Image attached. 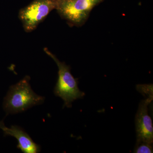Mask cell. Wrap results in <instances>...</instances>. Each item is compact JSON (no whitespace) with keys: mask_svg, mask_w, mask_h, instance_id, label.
<instances>
[{"mask_svg":"<svg viewBox=\"0 0 153 153\" xmlns=\"http://www.w3.org/2000/svg\"><path fill=\"white\" fill-rule=\"evenodd\" d=\"M30 79V76H26L10 87L4 102V109L7 113L22 112L44 102V97L36 94L31 88Z\"/></svg>","mask_w":153,"mask_h":153,"instance_id":"cell-1","label":"cell"},{"mask_svg":"<svg viewBox=\"0 0 153 153\" xmlns=\"http://www.w3.org/2000/svg\"><path fill=\"white\" fill-rule=\"evenodd\" d=\"M44 50L55 61L58 68V79L54 93L56 96L63 99L64 102L63 107L71 108L72 102L76 99L82 98L85 93L79 90L78 80L71 74L69 66L60 61L47 48H44Z\"/></svg>","mask_w":153,"mask_h":153,"instance_id":"cell-2","label":"cell"},{"mask_svg":"<svg viewBox=\"0 0 153 153\" xmlns=\"http://www.w3.org/2000/svg\"><path fill=\"white\" fill-rule=\"evenodd\" d=\"M58 0H34L21 9L19 17L25 31L35 30L51 11L56 9Z\"/></svg>","mask_w":153,"mask_h":153,"instance_id":"cell-3","label":"cell"},{"mask_svg":"<svg viewBox=\"0 0 153 153\" xmlns=\"http://www.w3.org/2000/svg\"><path fill=\"white\" fill-rule=\"evenodd\" d=\"M94 7L89 0H58L56 10L63 19L79 26L85 23Z\"/></svg>","mask_w":153,"mask_h":153,"instance_id":"cell-4","label":"cell"},{"mask_svg":"<svg viewBox=\"0 0 153 153\" xmlns=\"http://www.w3.org/2000/svg\"><path fill=\"white\" fill-rule=\"evenodd\" d=\"M153 97H146L140 103L136 115L135 124L137 142L153 144V127L152 118L148 113V106Z\"/></svg>","mask_w":153,"mask_h":153,"instance_id":"cell-5","label":"cell"},{"mask_svg":"<svg viewBox=\"0 0 153 153\" xmlns=\"http://www.w3.org/2000/svg\"><path fill=\"white\" fill-rule=\"evenodd\" d=\"M0 128L5 135L11 136L16 138L18 142L17 148L25 153H37L41 151L40 146L33 141L29 135L20 127L12 126L10 128L5 126L3 121L0 122Z\"/></svg>","mask_w":153,"mask_h":153,"instance_id":"cell-6","label":"cell"},{"mask_svg":"<svg viewBox=\"0 0 153 153\" xmlns=\"http://www.w3.org/2000/svg\"><path fill=\"white\" fill-rule=\"evenodd\" d=\"M152 144L145 142H137L134 152L136 153H153Z\"/></svg>","mask_w":153,"mask_h":153,"instance_id":"cell-7","label":"cell"},{"mask_svg":"<svg viewBox=\"0 0 153 153\" xmlns=\"http://www.w3.org/2000/svg\"><path fill=\"white\" fill-rule=\"evenodd\" d=\"M137 90L146 97H153L152 84L137 85Z\"/></svg>","mask_w":153,"mask_h":153,"instance_id":"cell-8","label":"cell"},{"mask_svg":"<svg viewBox=\"0 0 153 153\" xmlns=\"http://www.w3.org/2000/svg\"><path fill=\"white\" fill-rule=\"evenodd\" d=\"M89 1L92 3L94 6L98 4L101 2L103 0H89Z\"/></svg>","mask_w":153,"mask_h":153,"instance_id":"cell-9","label":"cell"}]
</instances>
